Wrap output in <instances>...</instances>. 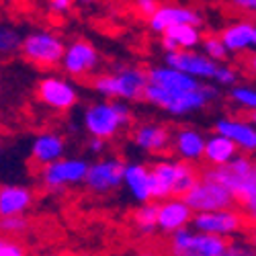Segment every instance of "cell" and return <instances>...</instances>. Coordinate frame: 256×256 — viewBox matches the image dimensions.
Wrapping results in <instances>:
<instances>
[{
	"mask_svg": "<svg viewBox=\"0 0 256 256\" xmlns=\"http://www.w3.org/2000/svg\"><path fill=\"white\" fill-rule=\"evenodd\" d=\"M195 226L205 232L222 234V232H244L252 238L256 234V218L248 211H213V213H199L195 218Z\"/></svg>",
	"mask_w": 256,
	"mask_h": 256,
	"instance_id": "6da1fadb",
	"label": "cell"
},
{
	"mask_svg": "<svg viewBox=\"0 0 256 256\" xmlns=\"http://www.w3.org/2000/svg\"><path fill=\"white\" fill-rule=\"evenodd\" d=\"M23 50V56L29 64L41 68V70H48L54 68L62 62L64 58V46L62 41L56 39L54 35L48 33H37V35H29L25 39V44L20 46Z\"/></svg>",
	"mask_w": 256,
	"mask_h": 256,
	"instance_id": "7a4b0ae2",
	"label": "cell"
},
{
	"mask_svg": "<svg viewBox=\"0 0 256 256\" xmlns=\"http://www.w3.org/2000/svg\"><path fill=\"white\" fill-rule=\"evenodd\" d=\"M182 203L199 211H211V209L230 207L234 199L226 186L218 182H209V180H197V184L182 197Z\"/></svg>",
	"mask_w": 256,
	"mask_h": 256,
	"instance_id": "3957f363",
	"label": "cell"
},
{
	"mask_svg": "<svg viewBox=\"0 0 256 256\" xmlns=\"http://www.w3.org/2000/svg\"><path fill=\"white\" fill-rule=\"evenodd\" d=\"M130 121L125 106L119 104H94L86 113V127L88 132L94 134L98 140L100 138H111L121 123Z\"/></svg>",
	"mask_w": 256,
	"mask_h": 256,
	"instance_id": "277c9868",
	"label": "cell"
},
{
	"mask_svg": "<svg viewBox=\"0 0 256 256\" xmlns=\"http://www.w3.org/2000/svg\"><path fill=\"white\" fill-rule=\"evenodd\" d=\"M37 94L46 104L54 106V109H60V111L70 109V106L76 102V92L72 90V86L58 80V78H46L39 84Z\"/></svg>",
	"mask_w": 256,
	"mask_h": 256,
	"instance_id": "5b68a950",
	"label": "cell"
},
{
	"mask_svg": "<svg viewBox=\"0 0 256 256\" xmlns=\"http://www.w3.org/2000/svg\"><path fill=\"white\" fill-rule=\"evenodd\" d=\"M88 168L80 160H64V162H52L44 170V178L52 186H60L66 182H76L80 178H86Z\"/></svg>",
	"mask_w": 256,
	"mask_h": 256,
	"instance_id": "8992f818",
	"label": "cell"
},
{
	"mask_svg": "<svg viewBox=\"0 0 256 256\" xmlns=\"http://www.w3.org/2000/svg\"><path fill=\"white\" fill-rule=\"evenodd\" d=\"M98 62L94 48L86 41H76L64 58V66L72 76H86Z\"/></svg>",
	"mask_w": 256,
	"mask_h": 256,
	"instance_id": "52a82bcc",
	"label": "cell"
},
{
	"mask_svg": "<svg viewBox=\"0 0 256 256\" xmlns=\"http://www.w3.org/2000/svg\"><path fill=\"white\" fill-rule=\"evenodd\" d=\"M123 178H125V166L119 160H106L102 164H96L86 174V180L94 190H106L111 186H117Z\"/></svg>",
	"mask_w": 256,
	"mask_h": 256,
	"instance_id": "ba28073f",
	"label": "cell"
},
{
	"mask_svg": "<svg viewBox=\"0 0 256 256\" xmlns=\"http://www.w3.org/2000/svg\"><path fill=\"white\" fill-rule=\"evenodd\" d=\"M201 16L195 12V10H188V8H182V6H170V4H164L158 8V12L152 16V27L156 31H164V29H170V27H178V25H195L199 23Z\"/></svg>",
	"mask_w": 256,
	"mask_h": 256,
	"instance_id": "9c48e42d",
	"label": "cell"
},
{
	"mask_svg": "<svg viewBox=\"0 0 256 256\" xmlns=\"http://www.w3.org/2000/svg\"><path fill=\"white\" fill-rule=\"evenodd\" d=\"M182 172V164H156L150 172V195L168 197Z\"/></svg>",
	"mask_w": 256,
	"mask_h": 256,
	"instance_id": "30bf717a",
	"label": "cell"
},
{
	"mask_svg": "<svg viewBox=\"0 0 256 256\" xmlns=\"http://www.w3.org/2000/svg\"><path fill=\"white\" fill-rule=\"evenodd\" d=\"M148 80H150V84H154V86H160V88L174 92V94L193 92L199 88L188 76H184L182 72H176V70H152L148 74Z\"/></svg>",
	"mask_w": 256,
	"mask_h": 256,
	"instance_id": "8fae6325",
	"label": "cell"
},
{
	"mask_svg": "<svg viewBox=\"0 0 256 256\" xmlns=\"http://www.w3.org/2000/svg\"><path fill=\"white\" fill-rule=\"evenodd\" d=\"M31 205V193L23 186H0V220L16 218Z\"/></svg>",
	"mask_w": 256,
	"mask_h": 256,
	"instance_id": "7c38bea8",
	"label": "cell"
},
{
	"mask_svg": "<svg viewBox=\"0 0 256 256\" xmlns=\"http://www.w3.org/2000/svg\"><path fill=\"white\" fill-rule=\"evenodd\" d=\"M113 78H115V94L127 98L146 96V88L150 80H148V74H144L142 70H123Z\"/></svg>",
	"mask_w": 256,
	"mask_h": 256,
	"instance_id": "4fadbf2b",
	"label": "cell"
},
{
	"mask_svg": "<svg viewBox=\"0 0 256 256\" xmlns=\"http://www.w3.org/2000/svg\"><path fill=\"white\" fill-rule=\"evenodd\" d=\"M170 66H174L176 72H190V74H199V76H216L218 68L216 64L199 58L195 54H182V52H172L168 56Z\"/></svg>",
	"mask_w": 256,
	"mask_h": 256,
	"instance_id": "5bb4252c",
	"label": "cell"
},
{
	"mask_svg": "<svg viewBox=\"0 0 256 256\" xmlns=\"http://www.w3.org/2000/svg\"><path fill=\"white\" fill-rule=\"evenodd\" d=\"M188 220H190V207L186 203H182L180 199L158 207V226L162 230H166V232L178 230Z\"/></svg>",
	"mask_w": 256,
	"mask_h": 256,
	"instance_id": "9a60e30c",
	"label": "cell"
},
{
	"mask_svg": "<svg viewBox=\"0 0 256 256\" xmlns=\"http://www.w3.org/2000/svg\"><path fill=\"white\" fill-rule=\"evenodd\" d=\"M136 142L146 148V150H150V152H158V154H164L168 152V132L164 130V127H154V125H144L140 127V130L134 134Z\"/></svg>",
	"mask_w": 256,
	"mask_h": 256,
	"instance_id": "2e32d148",
	"label": "cell"
},
{
	"mask_svg": "<svg viewBox=\"0 0 256 256\" xmlns=\"http://www.w3.org/2000/svg\"><path fill=\"white\" fill-rule=\"evenodd\" d=\"M62 140L58 136H41L35 146H33V162L35 164H52V160H56L62 154Z\"/></svg>",
	"mask_w": 256,
	"mask_h": 256,
	"instance_id": "e0dca14e",
	"label": "cell"
},
{
	"mask_svg": "<svg viewBox=\"0 0 256 256\" xmlns=\"http://www.w3.org/2000/svg\"><path fill=\"white\" fill-rule=\"evenodd\" d=\"M125 180L140 201H148L152 197L150 195V172H148L144 166H127Z\"/></svg>",
	"mask_w": 256,
	"mask_h": 256,
	"instance_id": "ac0fdd59",
	"label": "cell"
},
{
	"mask_svg": "<svg viewBox=\"0 0 256 256\" xmlns=\"http://www.w3.org/2000/svg\"><path fill=\"white\" fill-rule=\"evenodd\" d=\"M211 94H213L211 88H197V90H193V92L174 94L166 109L172 111V113H184V111H188V109H193V106H201Z\"/></svg>",
	"mask_w": 256,
	"mask_h": 256,
	"instance_id": "d6986e66",
	"label": "cell"
},
{
	"mask_svg": "<svg viewBox=\"0 0 256 256\" xmlns=\"http://www.w3.org/2000/svg\"><path fill=\"white\" fill-rule=\"evenodd\" d=\"M236 152V146H234L232 140L228 138H213L207 146H205V160H207V166L209 164H226L228 158Z\"/></svg>",
	"mask_w": 256,
	"mask_h": 256,
	"instance_id": "ffe728a7",
	"label": "cell"
},
{
	"mask_svg": "<svg viewBox=\"0 0 256 256\" xmlns=\"http://www.w3.org/2000/svg\"><path fill=\"white\" fill-rule=\"evenodd\" d=\"M218 132L228 138V140H236L238 144L246 146V148H256V132L250 130V127L242 125V123H228V121H222L218 125Z\"/></svg>",
	"mask_w": 256,
	"mask_h": 256,
	"instance_id": "44dd1931",
	"label": "cell"
},
{
	"mask_svg": "<svg viewBox=\"0 0 256 256\" xmlns=\"http://www.w3.org/2000/svg\"><path fill=\"white\" fill-rule=\"evenodd\" d=\"M252 35H254V27L252 25H234L230 29H226L222 33V39H224V48H230V50H242L246 44L252 41Z\"/></svg>",
	"mask_w": 256,
	"mask_h": 256,
	"instance_id": "7402d4cb",
	"label": "cell"
},
{
	"mask_svg": "<svg viewBox=\"0 0 256 256\" xmlns=\"http://www.w3.org/2000/svg\"><path fill=\"white\" fill-rule=\"evenodd\" d=\"M176 148H178V152L184 156V158H199L205 150V146L199 138V134L195 132H190V130H184L178 134L176 138Z\"/></svg>",
	"mask_w": 256,
	"mask_h": 256,
	"instance_id": "603a6c76",
	"label": "cell"
},
{
	"mask_svg": "<svg viewBox=\"0 0 256 256\" xmlns=\"http://www.w3.org/2000/svg\"><path fill=\"white\" fill-rule=\"evenodd\" d=\"M164 37L170 39L172 44H176V48H180V46H182V48H190V46H195L197 39H199L197 31H195L193 27H188V25L170 27V29H166Z\"/></svg>",
	"mask_w": 256,
	"mask_h": 256,
	"instance_id": "cb8c5ba5",
	"label": "cell"
},
{
	"mask_svg": "<svg viewBox=\"0 0 256 256\" xmlns=\"http://www.w3.org/2000/svg\"><path fill=\"white\" fill-rule=\"evenodd\" d=\"M136 222H138V226H140L144 232H150V230L154 228V224H158V207H156V205L142 207V209L136 213Z\"/></svg>",
	"mask_w": 256,
	"mask_h": 256,
	"instance_id": "d4e9b609",
	"label": "cell"
},
{
	"mask_svg": "<svg viewBox=\"0 0 256 256\" xmlns=\"http://www.w3.org/2000/svg\"><path fill=\"white\" fill-rule=\"evenodd\" d=\"M27 230V222L20 220V218H2L0 220V232L4 234H18Z\"/></svg>",
	"mask_w": 256,
	"mask_h": 256,
	"instance_id": "484cf974",
	"label": "cell"
},
{
	"mask_svg": "<svg viewBox=\"0 0 256 256\" xmlns=\"http://www.w3.org/2000/svg\"><path fill=\"white\" fill-rule=\"evenodd\" d=\"M16 46H18L16 33L0 27V52H12V50H16Z\"/></svg>",
	"mask_w": 256,
	"mask_h": 256,
	"instance_id": "4316f807",
	"label": "cell"
},
{
	"mask_svg": "<svg viewBox=\"0 0 256 256\" xmlns=\"http://www.w3.org/2000/svg\"><path fill=\"white\" fill-rule=\"evenodd\" d=\"M238 66H240L246 74L256 76V54H250V52L240 54V56H238Z\"/></svg>",
	"mask_w": 256,
	"mask_h": 256,
	"instance_id": "83f0119b",
	"label": "cell"
},
{
	"mask_svg": "<svg viewBox=\"0 0 256 256\" xmlns=\"http://www.w3.org/2000/svg\"><path fill=\"white\" fill-rule=\"evenodd\" d=\"M205 48L213 58H218V60L226 58V48H224V44H220V39H216V37H207L205 39Z\"/></svg>",
	"mask_w": 256,
	"mask_h": 256,
	"instance_id": "f1b7e54d",
	"label": "cell"
},
{
	"mask_svg": "<svg viewBox=\"0 0 256 256\" xmlns=\"http://www.w3.org/2000/svg\"><path fill=\"white\" fill-rule=\"evenodd\" d=\"M0 256H25V250L10 240H0Z\"/></svg>",
	"mask_w": 256,
	"mask_h": 256,
	"instance_id": "f546056e",
	"label": "cell"
},
{
	"mask_svg": "<svg viewBox=\"0 0 256 256\" xmlns=\"http://www.w3.org/2000/svg\"><path fill=\"white\" fill-rule=\"evenodd\" d=\"M136 8L140 10V14H142V16H146V18L150 16V20H152V16L158 12V8H160V6H158L156 2H148V0H144V2H138V4H136Z\"/></svg>",
	"mask_w": 256,
	"mask_h": 256,
	"instance_id": "4dcf8cb0",
	"label": "cell"
},
{
	"mask_svg": "<svg viewBox=\"0 0 256 256\" xmlns=\"http://www.w3.org/2000/svg\"><path fill=\"white\" fill-rule=\"evenodd\" d=\"M234 98L248 104V106H254L256 109V92H250V90H236L234 92Z\"/></svg>",
	"mask_w": 256,
	"mask_h": 256,
	"instance_id": "1f68e13d",
	"label": "cell"
},
{
	"mask_svg": "<svg viewBox=\"0 0 256 256\" xmlns=\"http://www.w3.org/2000/svg\"><path fill=\"white\" fill-rule=\"evenodd\" d=\"M238 119L242 121H256V111H246V113H236Z\"/></svg>",
	"mask_w": 256,
	"mask_h": 256,
	"instance_id": "d6a6232c",
	"label": "cell"
},
{
	"mask_svg": "<svg viewBox=\"0 0 256 256\" xmlns=\"http://www.w3.org/2000/svg\"><path fill=\"white\" fill-rule=\"evenodd\" d=\"M216 76H220V80H222V82H230V80H234L230 70H220V68H218V74H216Z\"/></svg>",
	"mask_w": 256,
	"mask_h": 256,
	"instance_id": "836d02e7",
	"label": "cell"
},
{
	"mask_svg": "<svg viewBox=\"0 0 256 256\" xmlns=\"http://www.w3.org/2000/svg\"><path fill=\"white\" fill-rule=\"evenodd\" d=\"M68 6H70V2H52V8H60V10L68 8Z\"/></svg>",
	"mask_w": 256,
	"mask_h": 256,
	"instance_id": "e575fe53",
	"label": "cell"
},
{
	"mask_svg": "<svg viewBox=\"0 0 256 256\" xmlns=\"http://www.w3.org/2000/svg\"><path fill=\"white\" fill-rule=\"evenodd\" d=\"M92 150H102V142L100 140H94L92 142Z\"/></svg>",
	"mask_w": 256,
	"mask_h": 256,
	"instance_id": "d590c367",
	"label": "cell"
},
{
	"mask_svg": "<svg viewBox=\"0 0 256 256\" xmlns=\"http://www.w3.org/2000/svg\"><path fill=\"white\" fill-rule=\"evenodd\" d=\"M238 6H242V8H256V2H240Z\"/></svg>",
	"mask_w": 256,
	"mask_h": 256,
	"instance_id": "8d00e7d4",
	"label": "cell"
},
{
	"mask_svg": "<svg viewBox=\"0 0 256 256\" xmlns=\"http://www.w3.org/2000/svg\"><path fill=\"white\" fill-rule=\"evenodd\" d=\"M252 41H254V44H256V27H254V35H252Z\"/></svg>",
	"mask_w": 256,
	"mask_h": 256,
	"instance_id": "74e56055",
	"label": "cell"
},
{
	"mask_svg": "<svg viewBox=\"0 0 256 256\" xmlns=\"http://www.w3.org/2000/svg\"><path fill=\"white\" fill-rule=\"evenodd\" d=\"M250 242H252V244H256V234H254V236L250 238Z\"/></svg>",
	"mask_w": 256,
	"mask_h": 256,
	"instance_id": "f35d334b",
	"label": "cell"
},
{
	"mask_svg": "<svg viewBox=\"0 0 256 256\" xmlns=\"http://www.w3.org/2000/svg\"><path fill=\"white\" fill-rule=\"evenodd\" d=\"M142 256H154V254H152V252H148V254H142Z\"/></svg>",
	"mask_w": 256,
	"mask_h": 256,
	"instance_id": "ab89813d",
	"label": "cell"
}]
</instances>
